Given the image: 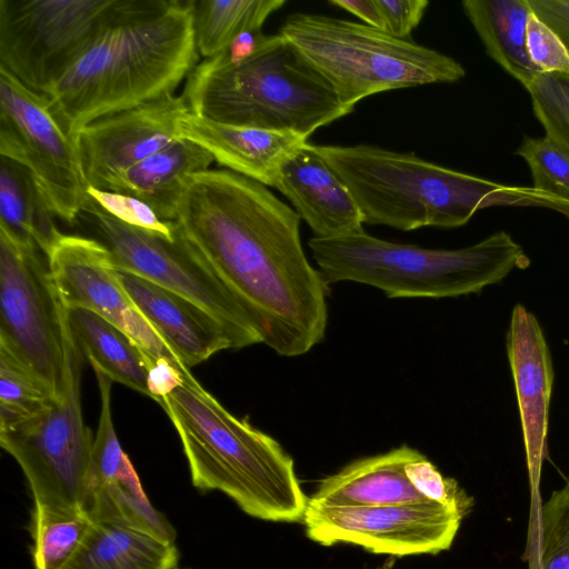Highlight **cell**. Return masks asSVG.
<instances>
[{
    "mask_svg": "<svg viewBox=\"0 0 569 569\" xmlns=\"http://www.w3.org/2000/svg\"><path fill=\"white\" fill-rule=\"evenodd\" d=\"M300 217L228 169L189 177L174 222L249 315L261 343L297 357L319 343L329 284L308 261Z\"/></svg>",
    "mask_w": 569,
    "mask_h": 569,
    "instance_id": "obj_1",
    "label": "cell"
},
{
    "mask_svg": "<svg viewBox=\"0 0 569 569\" xmlns=\"http://www.w3.org/2000/svg\"><path fill=\"white\" fill-rule=\"evenodd\" d=\"M158 403L181 440L193 487L224 493L257 519L302 522L308 498L292 458L272 437L229 412L189 369Z\"/></svg>",
    "mask_w": 569,
    "mask_h": 569,
    "instance_id": "obj_4",
    "label": "cell"
},
{
    "mask_svg": "<svg viewBox=\"0 0 569 569\" xmlns=\"http://www.w3.org/2000/svg\"><path fill=\"white\" fill-rule=\"evenodd\" d=\"M199 56L192 0H112L84 50L44 96L71 137L99 118L173 96Z\"/></svg>",
    "mask_w": 569,
    "mask_h": 569,
    "instance_id": "obj_2",
    "label": "cell"
},
{
    "mask_svg": "<svg viewBox=\"0 0 569 569\" xmlns=\"http://www.w3.org/2000/svg\"><path fill=\"white\" fill-rule=\"evenodd\" d=\"M214 161L199 144L180 139L122 172L108 188L147 203L163 221H174L186 182Z\"/></svg>",
    "mask_w": 569,
    "mask_h": 569,
    "instance_id": "obj_22",
    "label": "cell"
},
{
    "mask_svg": "<svg viewBox=\"0 0 569 569\" xmlns=\"http://www.w3.org/2000/svg\"><path fill=\"white\" fill-rule=\"evenodd\" d=\"M507 350L520 410L532 501H536L540 500L553 372L541 328L521 305L512 310Z\"/></svg>",
    "mask_w": 569,
    "mask_h": 569,
    "instance_id": "obj_17",
    "label": "cell"
},
{
    "mask_svg": "<svg viewBox=\"0 0 569 569\" xmlns=\"http://www.w3.org/2000/svg\"><path fill=\"white\" fill-rule=\"evenodd\" d=\"M30 172L18 162L0 158V230L38 248L46 257L63 234Z\"/></svg>",
    "mask_w": 569,
    "mask_h": 569,
    "instance_id": "obj_26",
    "label": "cell"
},
{
    "mask_svg": "<svg viewBox=\"0 0 569 569\" xmlns=\"http://www.w3.org/2000/svg\"><path fill=\"white\" fill-rule=\"evenodd\" d=\"M179 137L209 151L228 170L272 188L286 159L308 142L292 131L226 124L191 112L180 119Z\"/></svg>",
    "mask_w": 569,
    "mask_h": 569,
    "instance_id": "obj_20",
    "label": "cell"
},
{
    "mask_svg": "<svg viewBox=\"0 0 569 569\" xmlns=\"http://www.w3.org/2000/svg\"><path fill=\"white\" fill-rule=\"evenodd\" d=\"M81 359L69 330L62 393L37 415L0 428V445L20 466L33 505L83 513L94 438L82 415Z\"/></svg>",
    "mask_w": 569,
    "mask_h": 569,
    "instance_id": "obj_9",
    "label": "cell"
},
{
    "mask_svg": "<svg viewBox=\"0 0 569 569\" xmlns=\"http://www.w3.org/2000/svg\"><path fill=\"white\" fill-rule=\"evenodd\" d=\"M54 399L46 385L0 348V428L37 415Z\"/></svg>",
    "mask_w": 569,
    "mask_h": 569,
    "instance_id": "obj_30",
    "label": "cell"
},
{
    "mask_svg": "<svg viewBox=\"0 0 569 569\" xmlns=\"http://www.w3.org/2000/svg\"><path fill=\"white\" fill-rule=\"evenodd\" d=\"M383 30L388 33L409 39L411 31L422 20L429 1L427 0H376Z\"/></svg>",
    "mask_w": 569,
    "mask_h": 569,
    "instance_id": "obj_35",
    "label": "cell"
},
{
    "mask_svg": "<svg viewBox=\"0 0 569 569\" xmlns=\"http://www.w3.org/2000/svg\"><path fill=\"white\" fill-rule=\"evenodd\" d=\"M329 3L352 13L365 24L383 30V21L376 0H330Z\"/></svg>",
    "mask_w": 569,
    "mask_h": 569,
    "instance_id": "obj_39",
    "label": "cell"
},
{
    "mask_svg": "<svg viewBox=\"0 0 569 569\" xmlns=\"http://www.w3.org/2000/svg\"><path fill=\"white\" fill-rule=\"evenodd\" d=\"M516 154L528 164L532 187L569 204V152L546 134L523 136Z\"/></svg>",
    "mask_w": 569,
    "mask_h": 569,
    "instance_id": "obj_31",
    "label": "cell"
},
{
    "mask_svg": "<svg viewBox=\"0 0 569 569\" xmlns=\"http://www.w3.org/2000/svg\"><path fill=\"white\" fill-rule=\"evenodd\" d=\"M112 0H0V67L46 94L90 41Z\"/></svg>",
    "mask_w": 569,
    "mask_h": 569,
    "instance_id": "obj_12",
    "label": "cell"
},
{
    "mask_svg": "<svg viewBox=\"0 0 569 569\" xmlns=\"http://www.w3.org/2000/svg\"><path fill=\"white\" fill-rule=\"evenodd\" d=\"M525 558L529 569H569V478L547 501H532Z\"/></svg>",
    "mask_w": 569,
    "mask_h": 569,
    "instance_id": "obj_28",
    "label": "cell"
},
{
    "mask_svg": "<svg viewBox=\"0 0 569 569\" xmlns=\"http://www.w3.org/2000/svg\"><path fill=\"white\" fill-rule=\"evenodd\" d=\"M77 224L108 249L118 270L152 281L209 312L227 330L234 349L261 343L247 311L176 222L171 237L133 227L89 197Z\"/></svg>",
    "mask_w": 569,
    "mask_h": 569,
    "instance_id": "obj_8",
    "label": "cell"
},
{
    "mask_svg": "<svg viewBox=\"0 0 569 569\" xmlns=\"http://www.w3.org/2000/svg\"><path fill=\"white\" fill-rule=\"evenodd\" d=\"M93 371L101 406L82 511L91 522L114 523L167 543H176L174 528L149 501L130 459L120 446L111 415L113 381L99 369L93 368Z\"/></svg>",
    "mask_w": 569,
    "mask_h": 569,
    "instance_id": "obj_16",
    "label": "cell"
},
{
    "mask_svg": "<svg viewBox=\"0 0 569 569\" xmlns=\"http://www.w3.org/2000/svg\"><path fill=\"white\" fill-rule=\"evenodd\" d=\"M190 110L182 96H168L99 118L74 132L88 187L108 190L126 170L177 142L179 121Z\"/></svg>",
    "mask_w": 569,
    "mask_h": 569,
    "instance_id": "obj_15",
    "label": "cell"
},
{
    "mask_svg": "<svg viewBox=\"0 0 569 569\" xmlns=\"http://www.w3.org/2000/svg\"><path fill=\"white\" fill-rule=\"evenodd\" d=\"M118 273L137 310L187 368L234 349L223 326L201 307L137 274Z\"/></svg>",
    "mask_w": 569,
    "mask_h": 569,
    "instance_id": "obj_19",
    "label": "cell"
},
{
    "mask_svg": "<svg viewBox=\"0 0 569 569\" xmlns=\"http://www.w3.org/2000/svg\"><path fill=\"white\" fill-rule=\"evenodd\" d=\"M546 136L569 152V73H539L527 88Z\"/></svg>",
    "mask_w": 569,
    "mask_h": 569,
    "instance_id": "obj_32",
    "label": "cell"
},
{
    "mask_svg": "<svg viewBox=\"0 0 569 569\" xmlns=\"http://www.w3.org/2000/svg\"><path fill=\"white\" fill-rule=\"evenodd\" d=\"M67 322L72 339L92 368L150 397L147 379L153 361L126 332L84 309H67Z\"/></svg>",
    "mask_w": 569,
    "mask_h": 569,
    "instance_id": "obj_23",
    "label": "cell"
},
{
    "mask_svg": "<svg viewBox=\"0 0 569 569\" xmlns=\"http://www.w3.org/2000/svg\"><path fill=\"white\" fill-rule=\"evenodd\" d=\"M328 284L353 281L389 298H446L480 291L530 260L505 231L461 249H428L360 232L308 242Z\"/></svg>",
    "mask_w": 569,
    "mask_h": 569,
    "instance_id": "obj_6",
    "label": "cell"
},
{
    "mask_svg": "<svg viewBox=\"0 0 569 569\" xmlns=\"http://www.w3.org/2000/svg\"><path fill=\"white\" fill-rule=\"evenodd\" d=\"M330 84L339 101L355 104L375 93L466 76L453 58L385 30L323 14H289L279 32Z\"/></svg>",
    "mask_w": 569,
    "mask_h": 569,
    "instance_id": "obj_7",
    "label": "cell"
},
{
    "mask_svg": "<svg viewBox=\"0 0 569 569\" xmlns=\"http://www.w3.org/2000/svg\"><path fill=\"white\" fill-rule=\"evenodd\" d=\"M421 452L407 445L357 459L321 479L308 503L366 507L431 501L416 486L411 463Z\"/></svg>",
    "mask_w": 569,
    "mask_h": 569,
    "instance_id": "obj_21",
    "label": "cell"
},
{
    "mask_svg": "<svg viewBox=\"0 0 569 569\" xmlns=\"http://www.w3.org/2000/svg\"><path fill=\"white\" fill-rule=\"evenodd\" d=\"M532 11L550 26L569 50V11L559 0H529Z\"/></svg>",
    "mask_w": 569,
    "mask_h": 569,
    "instance_id": "obj_38",
    "label": "cell"
},
{
    "mask_svg": "<svg viewBox=\"0 0 569 569\" xmlns=\"http://www.w3.org/2000/svg\"><path fill=\"white\" fill-rule=\"evenodd\" d=\"M315 146V144H313ZM346 184L363 223L402 231L456 228L481 209L539 207L569 219V204L533 187L510 186L377 146H315Z\"/></svg>",
    "mask_w": 569,
    "mask_h": 569,
    "instance_id": "obj_3",
    "label": "cell"
},
{
    "mask_svg": "<svg viewBox=\"0 0 569 569\" xmlns=\"http://www.w3.org/2000/svg\"><path fill=\"white\" fill-rule=\"evenodd\" d=\"M179 569V568H178Z\"/></svg>",
    "mask_w": 569,
    "mask_h": 569,
    "instance_id": "obj_41",
    "label": "cell"
},
{
    "mask_svg": "<svg viewBox=\"0 0 569 569\" xmlns=\"http://www.w3.org/2000/svg\"><path fill=\"white\" fill-rule=\"evenodd\" d=\"M461 6L487 54L527 89L541 73L527 51L529 0H465Z\"/></svg>",
    "mask_w": 569,
    "mask_h": 569,
    "instance_id": "obj_24",
    "label": "cell"
},
{
    "mask_svg": "<svg viewBox=\"0 0 569 569\" xmlns=\"http://www.w3.org/2000/svg\"><path fill=\"white\" fill-rule=\"evenodd\" d=\"M88 196L112 217L130 226L171 237L174 221H163L143 201L119 192L88 187Z\"/></svg>",
    "mask_w": 569,
    "mask_h": 569,
    "instance_id": "obj_33",
    "label": "cell"
},
{
    "mask_svg": "<svg viewBox=\"0 0 569 569\" xmlns=\"http://www.w3.org/2000/svg\"><path fill=\"white\" fill-rule=\"evenodd\" d=\"M0 154L24 167L53 214L77 224L88 184L72 138L44 94L0 67Z\"/></svg>",
    "mask_w": 569,
    "mask_h": 569,
    "instance_id": "obj_11",
    "label": "cell"
},
{
    "mask_svg": "<svg viewBox=\"0 0 569 569\" xmlns=\"http://www.w3.org/2000/svg\"><path fill=\"white\" fill-rule=\"evenodd\" d=\"M181 96L200 118L308 138L353 111L280 33L268 34L239 64L203 59L187 78Z\"/></svg>",
    "mask_w": 569,
    "mask_h": 569,
    "instance_id": "obj_5",
    "label": "cell"
},
{
    "mask_svg": "<svg viewBox=\"0 0 569 569\" xmlns=\"http://www.w3.org/2000/svg\"><path fill=\"white\" fill-rule=\"evenodd\" d=\"M46 258L67 309H84L107 319L153 362L168 358L181 363L134 307L103 244L90 237L62 234Z\"/></svg>",
    "mask_w": 569,
    "mask_h": 569,
    "instance_id": "obj_14",
    "label": "cell"
},
{
    "mask_svg": "<svg viewBox=\"0 0 569 569\" xmlns=\"http://www.w3.org/2000/svg\"><path fill=\"white\" fill-rule=\"evenodd\" d=\"M526 44L531 62L542 73H569V50L559 34L535 12L526 29Z\"/></svg>",
    "mask_w": 569,
    "mask_h": 569,
    "instance_id": "obj_34",
    "label": "cell"
},
{
    "mask_svg": "<svg viewBox=\"0 0 569 569\" xmlns=\"http://www.w3.org/2000/svg\"><path fill=\"white\" fill-rule=\"evenodd\" d=\"M262 30L246 31L217 56L209 58L218 63L236 66L252 57L267 39Z\"/></svg>",
    "mask_w": 569,
    "mask_h": 569,
    "instance_id": "obj_37",
    "label": "cell"
},
{
    "mask_svg": "<svg viewBox=\"0 0 569 569\" xmlns=\"http://www.w3.org/2000/svg\"><path fill=\"white\" fill-rule=\"evenodd\" d=\"M284 0H192L197 50L204 59L223 51L246 31L262 30Z\"/></svg>",
    "mask_w": 569,
    "mask_h": 569,
    "instance_id": "obj_27",
    "label": "cell"
},
{
    "mask_svg": "<svg viewBox=\"0 0 569 569\" xmlns=\"http://www.w3.org/2000/svg\"><path fill=\"white\" fill-rule=\"evenodd\" d=\"M67 308L43 253L0 230V348L54 398L66 386Z\"/></svg>",
    "mask_w": 569,
    "mask_h": 569,
    "instance_id": "obj_10",
    "label": "cell"
},
{
    "mask_svg": "<svg viewBox=\"0 0 569 569\" xmlns=\"http://www.w3.org/2000/svg\"><path fill=\"white\" fill-rule=\"evenodd\" d=\"M178 562L176 543L123 526L91 522L61 569H177Z\"/></svg>",
    "mask_w": 569,
    "mask_h": 569,
    "instance_id": "obj_25",
    "label": "cell"
},
{
    "mask_svg": "<svg viewBox=\"0 0 569 569\" xmlns=\"http://www.w3.org/2000/svg\"><path fill=\"white\" fill-rule=\"evenodd\" d=\"M189 369L182 363L168 358H159L148 370V390L150 398L159 402L169 396L184 381V372Z\"/></svg>",
    "mask_w": 569,
    "mask_h": 569,
    "instance_id": "obj_36",
    "label": "cell"
},
{
    "mask_svg": "<svg viewBox=\"0 0 569 569\" xmlns=\"http://www.w3.org/2000/svg\"><path fill=\"white\" fill-rule=\"evenodd\" d=\"M273 188L286 196L315 238H339L365 231L357 202L313 144L307 142L286 159Z\"/></svg>",
    "mask_w": 569,
    "mask_h": 569,
    "instance_id": "obj_18",
    "label": "cell"
},
{
    "mask_svg": "<svg viewBox=\"0 0 569 569\" xmlns=\"http://www.w3.org/2000/svg\"><path fill=\"white\" fill-rule=\"evenodd\" d=\"M91 521L82 512L33 505L29 531L34 569H61L73 556Z\"/></svg>",
    "mask_w": 569,
    "mask_h": 569,
    "instance_id": "obj_29",
    "label": "cell"
},
{
    "mask_svg": "<svg viewBox=\"0 0 569 569\" xmlns=\"http://www.w3.org/2000/svg\"><path fill=\"white\" fill-rule=\"evenodd\" d=\"M466 515L440 501L366 507L308 503L302 523L321 545H355L378 555H437L448 550Z\"/></svg>",
    "mask_w": 569,
    "mask_h": 569,
    "instance_id": "obj_13",
    "label": "cell"
},
{
    "mask_svg": "<svg viewBox=\"0 0 569 569\" xmlns=\"http://www.w3.org/2000/svg\"><path fill=\"white\" fill-rule=\"evenodd\" d=\"M561 6L569 11V0H559Z\"/></svg>",
    "mask_w": 569,
    "mask_h": 569,
    "instance_id": "obj_40",
    "label": "cell"
}]
</instances>
